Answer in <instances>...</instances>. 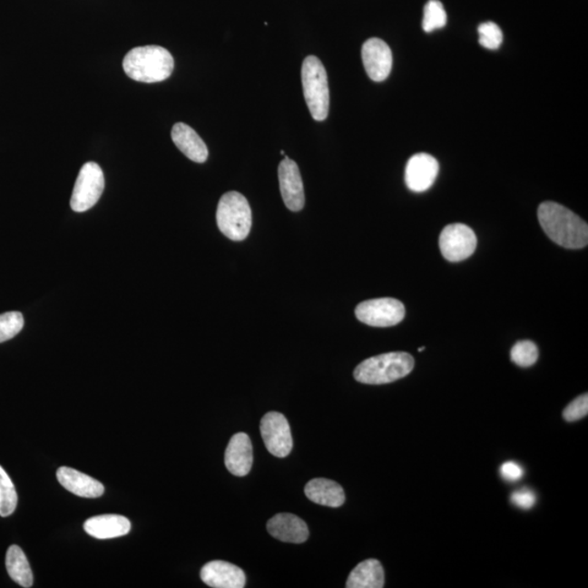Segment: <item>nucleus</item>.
<instances>
[{
  "instance_id": "9",
  "label": "nucleus",
  "mask_w": 588,
  "mask_h": 588,
  "mask_svg": "<svg viewBox=\"0 0 588 588\" xmlns=\"http://www.w3.org/2000/svg\"><path fill=\"white\" fill-rule=\"evenodd\" d=\"M260 434L266 449L272 456L286 457L290 454L293 439L287 418L279 412H270L261 418Z\"/></svg>"
},
{
  "instance_id": "3",
  "label": "nucleus",
  "mask_w": 588,
  "mask_h": 588,
  "mask_svg": "<svg viewBox=\"0 0 588 588\" xmlns=\"http://www.w3.org/2000/svg\"><path fill=\"white\" fill-rule=\"evenodd\" d=\"M414 358L406 352H391L365 359L354 370L358 383L384 385L406 377L414 368Z\"/></svg>"
},
{
  "instance_id": "25",
  "label": "nucleus",
  "mask_w": 588,
  "mask_h": 588,
  "mask_svg": "<svg viewBox=\"0 0 588 588\" xmlns=\"http://www.w3.org/2000/svg\"><path fill=\"white\" fill-rule=\"evenodd\" d=\"M24 315L8 312L0 315V343L13 339L24 328Z\"/></svg>"
},
{
  "instance_id": "12",
  "label": "nucleus",
  "mask_w": 588,
  "mask_h": 588,
  "mask_svg": "<svg viewBox=\"0 0 588 588\" xmlns=\"http://www.w3.org/2000/svg\"><path fill=\"white\" fill-rule=\"evenodd\" d=\"M362 60L370 79L383 82L392 69V53L387 43L380 38H369L363 44Z\"/></svg>"
},
{
  "instance_id": "2",
  "label": "nucleus",
  "mask_w": 588,
  "mask_h": 588,
  "mask_svg": "<svg viewBox=\"0 0 588 588\" xmlns=\"http://www.w3.org/2000/svg\"><path fill=\"white\" fill-rule=\"evenodd\" d=\"M174 60L166 48L155 45L131 49L123 59V70L129 78L156 83L172 75Z\"/></svg>"
},
{
  "instance_id": "17",
  "label": "nucleus",
  "mask_w": 588,
  "mask_h": 588,
  "mask_svg": "<svg viewBox=\"0 0 588 588\" xmlns=\"http://www.w3.org/2000/svg\"><path fill=\"white\" fill-rule=\"evenodd\" d=\"M172 139L178 149L183 152L189 160L195 162H205L209 158V149L204 141L188 124L179 122L173 125Z\"/></svg>"
},
{
  "instance_id": "5",
  "label": "nucleus",
  "mask_w": 588,
  "mask_h": 588,
  "mask_svg": "<svg viewBox=\"0 0 588 588\" xmlns=\"http://www.w3.org/2000/svg\"><path fill=\"white\" fill-rule=\"evenodd\" d=\"M301 75L309 113L316 122H324L329 113V87L323 63L315 56L305 58Z\"/></svg>"
},
{
  "instance_id": "13",
  "label": "nucleus",
  "mask_w": 588,
  "mask_h": 588,
  "mask_svg": "<svg viewBox=\"0 0 588 588\" xmlns=\"http://www.w3.org/2000/svg\"><path fill=\"white\" fill-rule=\"evenodd\" d=\"M201 579L214 588H243L247 582L242 569L221 560L206 564L201 570Z\"/></svg>"
},
{
  "instance_id": "22",
  "label": "nucleus",
  "mask_w": 588,
  "mask_h": 588,
  "mask_svg": "<svg viewBox=\"0 0 588 588\" xmlns=\"http://www.w3.org/2000/svg\"><path fill=\"white\" fill-rule=\"evenodd\" d=\"M18 505L15 485L7 472L0 466V516H9L14 514Z\"/></svg>"
},
{
  "instance_id": "27",
  "label": "nucleus",
  "mask_w": 588,
  "mask_h": 588,
  "mask_svg": "<svg viewBox=\"0 0 588 588\" xmlns=\"http://www.w3.org/2000/svg\"><path fill=\"white\" fill-rule=\"evenodd\" d=\"M588 414V395H582L564 408V418L566 422H575Z\"/></svg>"
},
{
  "instance_id": "7",
  "label": "nucleus",
  "mask_w": 588,
  "mask_h": 588,
  "mask_svg": "<svg viewBox=\"0 0 588 588\" xmlns=\"http://www.w3.org/2000/svg\"><path fill=\"white\" fill-rule=\"evenodd\" d=\"M359 321L373 327L396 326L405 318V305L399 299L381 298L359 303L356 309Z\"/></svg>"
},
{
  "instance_id": "1",
  "label": "nucleus",
  "mask_w": 588,
  "mask_h": 588,
  "mask_svg": "<svg viewBox=\"0 0 588 588\" xmlns=\"http://www.w3.org/2000/svg\"><path fill=\"white\" fill-rule=\"evenodd\" d=\"M538 220L554 243L565 249H582L588 243L587 223L566 207L544 201L538 207Z\"/></svg>"
},
{
  "instance_id": "11",
  "label": "nucleus",
  "mask_w": 588,
  "mask_h": 588,
  "mask_svg": "<svg viewBox=\"0 0 588 588\" xmlns=\"http://www.w3.org/2000/svg\"><path fill=\"white\" fill-rule=\"evenodd\" d=\"M438 162L426 152H418L408 160L406 167L407 187L413 192H425L438 176Z\"/></svg>"
},
{
  "instance_id": "20",
  "label": "nucleus",
  "mask_w": 588,
  "mask_h": 588,
  "mask_svg": "<svg viewBox=\"0 0 588 588\" xmlns=\"http://www.w3.org/2000/svg\"><path fill=\"white\" fill-rule=\"evenodd\" d=\"M346 586L348 588H383L385 572L383 565L376 559H368L353 569Z\"/></svg>"
},
{
  "instance_id": "16",
  "label": "nucleus",
  "mask_w": 588,
  "mask_h": 588,
  "mask_svg": "<svg viewBox=\"0 0 588 588\" xmlns=\"http://www.w3.org/2000/svg\"><path fill=\"white\" fill-rule=\"evenodd\" d=\"M57 479L63 487L79 497L98 498L105 492L101 482L74 468L60 467L57 471Z\"/></svg>"
},
{
  "instance_id": "10",
  "label": "nucleus",
  "mask_w": 588,
  "mask_h": 588,
  "mask_svg": "<svg viewBox=\"0 0 588 588\" xmlns=\"http://www.w3.org/2000/svg\"><path fill=\"white\" fill-rule=\"evenodd\" d=\"M283 203L292 211H301L305 204L301 173L296 162L285 157L278 168Z\"/></svg>"
},
{
  "instance_id": "4",
  "label": "nucleus",
  "mask_w": 588,
  "mask_h": 588,
  "mask_svg": "<svg viewBox=\"0 0 588 588\" xmlns=\"http://www.w3.org/2000/svg\"><path fill=\"white\" fill-rule=\"evenodd\" d=\"M220 230L232 241H243L252 227V211L245 196L231 191L221 196L216 214Z\"/></svg>"
},
{
  "instance_id": "30",
  "label": "nucleus",
  "mask_w": 588,
  "mask_h": 588,
  "mask_svg": "<svg viewBox=\"0 0 588 588\" xmlns=\"http://www.w3.org/2000/svg\"><path fill=\"white\" fill-rule=\"evenodd\" d=\"M424 350H425L424 347L418 348V352H423Z\"/></svg>"
},
{
  "instance_id": "29",
  "label": "nucleus",
  "mask_w": 588,
  "mask_h": 588,
  "mask_svg": "<svg viewBox=\"0 0 588 588\" xmlns=\"http://www.w3.org/2000/svg\"><path fill=\"white\" fill-rule=\"evenodd\" d=\"M500 474L505 481L516 482L520 481L523 475H524V470L516 462L509 461L501 466Z\"/></svg>"
},
{
  "instance_id": "28",
  "label": "nucleus",
  "mask_w": 588,
  "mask_h": 588,
  "mask_svg": "<svg viewBox=\"0 0 588 588\" xmlns=\"http://www.w3.org/2000/svg\"><path fill=\"white\" fill-rule=\"evenodd\" d=\"M512 504L523 510L532 509L536 503V495L531 489L522 488L511 495Z\"/></svg>"
},
{
  "instance_id": "21",
  "label": "nucleus",
  "mask_w": 588,
  "mask_h": 588,
  "mask_svg": "<svg viewBox=\"0 0 588 588\" xmlns=\"http://www.w3.org/2000/svg\"><path fill=\"white\" fill-rule=\"evenodd\" d=\"M8 574L16 584L29 588L33 585V573L26 555L19 546H10L5 555Z\"/></svg>"
},
{
  "instance_id": "8",
  "label": "nucleus",
  "mask_w": 588,
  "mask_h": 588,
  "mask_svg": "<svg viewBox=\"0 0 588 588\" xmlns=\"http://www.w3.org/2000/svg\"><path fill=\"white\" fill-rule=\"evenodd\" d=\"M477 238L472 229L463 223H451L440 233L441 254L449 261L465 260L474 253Z\"/></svg>"
},
{
  "instance_id": "19",
  "label": "nucleus",
  "mask_w": 588,
  "mask_h": 588,
  "mask_svg": "<svg viewBox=\"0 0 588 588\" xmlns=\"http://www.w3.org/2000/svg\"><path fill=\"white\" fill-rule=\"evenodd\" d=\"M304 492L314 504L330 508H339L346 501L345 490L331 479L314 478L307 484Z\"/></svg>"
},
{
  "instance_id": "31",
  "label": "nucleus",
  "mask_w": 588,
  "mask_h": 588,
  "mask_svg": "<svg viewBox=\"0 0 588 588\" xmlns=\"http://www.w3.org/2000/svg\"><path fill=\"white\" fill-rule=\"evenodd\" d=\"M280 154H281L282 156H285V152L281 151V152H280Z\"/></svg>"
},
{
  "instance_id": "14",
  "label": "nucleus",
  "mask_w": 588,
  "mask_h": 588,
  "mask_svg": "<svg viewBox=\"0 0 588 588\" xmlns=\"http://www.w3.org/2000/svg\"><path fill=\"white\" fill-rule=\"evenodd\" d=\"M225 465L234 476H247L253 466V446L247 434L233 435L229 441Z\"/></svg>"
},
{
  "instance_id": "24",
  "label": "nucleus",
  "mask_w": 588,
  "mask_h": 588,
  "mask_svg": "<svg viewBox=\"0 0 588 588\" xmlns=\"http://www.w3.org/2000/svg\"><path fill=\"white\" fill-rule=\"evenodd\" d=\"M538 348L530 340L516 342L511 350V361L521 368H530L538 359Z\"/></svg>"
},
{
  "instance_id": "6",
  "label": "nucleus",
  "mask_w": 588,
  "mask_h": 588,
  "mask_svg": "<svg viewBox=\"0 0 588 588\" xmlns=\"http://www.w3.org/2000/svg\"><path fill=\"white\" fill-rule=\"evenodd\" d=\"M103 189L105 177L102 168L96 162H86L76 179L70 201L71 209L76 212L89 211L101 199Z\"/></svg>"
},
{
  "instance_id": "18",
  "label": "nucleus",
  "mask_w": 588,
  "mask_h": 588,
  "mask_svg": "<svg viewBox=\"0 0 588 588\" xmlns=\"http://www.w3.org/2000/svg\"><path fill=\"white\" fill-rule=\"evenodd\" d=\"M84 530L90 536L97 539L117 538L129 534L131 523L122 515H97L84 523Z\"/></svg>"
},
{
  "instance_id": "23",
  "label": "nucleus",
  "mask_w": 588,
  "mask_h": 588,
  "mask_svg": "<svg viewBox=\"0 0 588 588\" xmlns=\"http://www.w3.org/2000/svg\"><path fill=\"white\" fill-rule=\"evenodd\" d=\"M446 24V14L444 5L439 0H429L424 8L423 30L430 33L443 29Z\"/></svg>"
},
{
  "instance_id": "15",
  "label": "nucleus",
  "mask_w": 588,
  "mask_h": 588,
  "mask_svg": "<svg viewBox=\"0 0 588 588\" xmlns=\"http://www.w3.org/2000/svg\"><path fill=\"white\" fill-rule=\"evenodd\" d=\"M267 531L278 541L292 544L307 542L309 532L307 523L291 514H279L267 523Z\"/></svg>"
},
{
  "instance_id": "26",
  "label": "nucleus",
  "mask_w": 588,
  "mask_h": 588,
  "mask_svg": "<svg viewBox=\"0 0 588 588\" xmlns=\"http://www.w3.org/2000/svg\"><path fill=\"white\" fill-rule=\"evenodd\" d=\"M479 44L487 49H498L504 41L503 31L494 22H484L478 26Z\"/></svg>"
}]
</instances>
